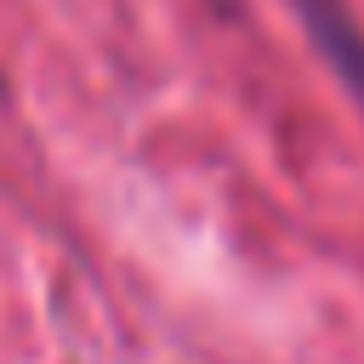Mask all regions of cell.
Listing matches in <instances>:
<instances>
[{
	"label": "cell",
	"mask_w": 364,
	"mask_h": 364,
	"mask_svg": "<svg viewBox=\"0 0 364 364\" xmlns=\"http://www.w3.org/2000/svg\"><path fill=\"white\" fill-rule=\"evenodd\" d=\"M296 6V17H301V28H307V40H313V51L341 74V85L364 102V23L353 17V6L347 0H290Z\"/></svg>",
	"instance_id": "1"
}]
</instances>
